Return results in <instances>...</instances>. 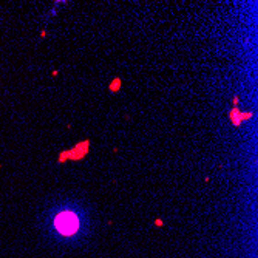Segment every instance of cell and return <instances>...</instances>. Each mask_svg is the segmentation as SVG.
Masks as SVG:
<instances>
[{
    "label": "cell",
    "instance_id": "cell-1",
    "mask_svg": "<svg viewBox=\"0 0 258 258\" xmlns=\"http://www.w3.org/2000/svg\"><path fill=\"white\" fill-rule=\"evenodd\" d=\"M54 226H56V229L62 235H73L79 227V221H78V216L74 213L65 212V213L57 215L56 221H54Z\"/></svg>",
    "mask_w": 258,
    "mask_h": 258
}]
</instances>
